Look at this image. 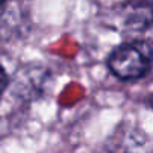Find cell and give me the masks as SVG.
Wrapping results in <instances>:
<instances>
[{
  "mask_svg": "<svg viewBox=\"0 0 153 153\" xmlns=\"http://www.w3.org/2000/svg\"><path fill=\"white\" fill-rule=\"evenodd\" d=\"M153 63V42L134 41L114 48L107 59L110 72L120 81H135L149 72Z\"/></svg>",
  "mask_w": 153,
  "mask_h": 153,
  "instance_id": "1",
  "label": "cell"
},
{
  "mask_svg": "<svg viewBox=\"0 0 153 153\" xmlns=\"http://www.w3.org/2000/svg\"><path fill=\"white\" fill-rule=\"evenodd\" d=\"M123 24L134 32H143L153 26V0H131L123 8Z\"/></svg>",
  "mask_w": 153,
  "mask_h": 153,
  "instance_id": "2",
  "label": "cell"
}]
</instances>
